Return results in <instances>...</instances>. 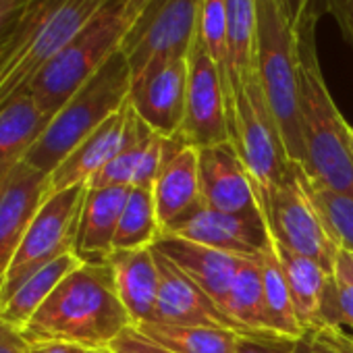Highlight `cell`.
<instances>
[{"mask_svg":"<svg viewBox=\"0 0 353 353\" xmlns=\"http://www.w3.org/2000/svg\"><path fill=\"white\" fill-rule=\"evenodd\" d=\"M258 204L276 243L320 262L332 272L339 248L332 243L310 198L301 164L293 162L285 179L270 192H258Z\"/></svg>","mask_w":353,"mask_h":353,"instance_id":"cell-8","label":"cell"},{"mask_svg":"<svg viewBox=\"0 0 353 353\" xmlns=\"http://www.w3.org/2000/svg\"><path fill=\"white\" fill-rule=\"evenodd\" d=\"M48 123L50 119L40 110L30 92L15 98L0 112V174L26 158Z\"/></svg>","mask_w":353,"mask_h":353,"instance_id":"cell-24","label":"cell"},{"mask_svg":"<svg viewBox=\"0 0 353 353\" xmlns=\"http://www.w3.org/2000/svg\"><path fill=\"white\" fill-rule=\"evenodd\" d=\"M351 152H353V131H351Z\"/></svg>","mask_w":353,"mask_h":353,"instance_id":"cell-45","label":"cell"},{"mask_svg":"<svg viewBox=\"0 0 353 353\" xmlns=\"http://www.w3.org/2000/svg\"><path fill=\"white\" fill-rule=\"evenodd\" d=\"M108 0H38L0 40V112L30 92L40 71Z\"/></svg>","mask_w":353,"mask_h":353,"instance_id":"cell-3","label":"cell"},{"mask_svg":"<svg viewBox=\"0 0 353 353\" xmlns=\"http://www.w3.org/2000/svg\"><path fill=\"white\" fill-rule=\"evenodd\" d=\"M85 349L73 343H61V341H42V343H30L28 353H83Z\"/></svg>","mask_w":353,"mask_h":353,"instance_id":"cell-40","label":"cell"},{"mask_svg":"<svg viewBox=\"0 0 353 353\" xmlns=\"http://www.w3.org/2000/svg\"><path fill=\"white\" fill-rule=\"evenodd\" d=\"M324 326H349L353 330V279L336 266L332 268L326 297Z\"/></svg>","mask_w":353,"mask_h":353,"instance_id":"cell-32","label":"cell"},{"mask_svg":"<svg viewBox=\"0 0 353 353\" xmlns=\"http://www.w3.org/2000/svg\"><path fill=\"white\" fill-rule=\"evenodd\" d=\"M79 264L81 260L75 256V252H71L34 272L9 297L0 301V322H5L21 332L36 316V312L44 305V301L54 293L61 281Z\"/></svg>","mask_w":353,"mask_h":353,"instance_id":"cell-23","label":"cell"},{"mask_svg":"<svg viewBox=\"0 0 353 353\" xmlns=\"http://www.w3.org/2000/svg\"><path fill=\"white\" fill-rule=\"evenodd\" d=\"M158 264V301L154 322L183 326H221L248 336L185 272L154 248Z\"/></svg>","mask_w":353,"mask_h":353,"instance_id":"cell-16","label":"cell"},{"mask_svg":"<svg viewBox=\"0 0 353 353\" xmlns=\"http://www.w3.org/2000/svg\"><path fill=\"white\" fill-rule=\"evenodd\" d=\"M127 326L131 320L106 260L81 262L69 272L21 334L28 343L61 341L83 349H106Z\"/></svg>","mask_w":353,"mask_h":353,"instance_id":"cell-1","label":"cell"},{"mask_svg":"<svg viewBox=\"0 0 353 353\" xmlns=\"http://www.w3.org/2000/svg\"><path fill=\"white\" fill-rule=\"evenodd\" d=\"M127 3L129 0H108L102 11L34 79L30 94L48 119L121 50L133 23L127 13Z\"/></svg>","mask_w":353,"mask_h":353,"instance_id":"cell-6","label":"cell"},{"mask_svg":"<svg viewBox=\"0 0 353 353\" xmlns=\"http://www.w3.org/2000/svg\"><path fill=\"white\" fill-rule=\"evenodd\" d=\"M274 239V237H272ZM276 254L283 266V272L289 283L295 316L303 332H312L324 326V307L330 289L332 272H328L320 262L301 256L281 243H276Z\"/></svg>","mask_w":353,"mask_h":353,"instance_id":"cell-21","label":"cell"},{"mask_svg":"<svg viewBox=\"0 0 353 353\" xmlns=\"http://www.w3.org/2000/svg\"><path fill=\"white\" fill-rule=\"evenodd\" d=\"M256 69L291 162H303L299 40L283 0H256Z\"/></svg>","mask_w":353,"mask_h":353,"instance_id":"cell-4","label":"cell"},{"mask_svg":"<svg viewBox=\"0 0 353 353\" xmlns=\"http://www.w3.org/2000/svg\"><path fill=\"white\" fill-rule=\"evenodd\" d=\"M145 3H148V0H129V3H127V13H129L131 21H135V17L145 7Z\"/></svg>","mask_w":353,"mask_h":353,"instance_id":"cell-43","label":"cell"},{"mask_svg":"<svg viewBox=\"0 0 353 353\" xmlns=\"http://www.w3.org/2000/svg\"><path fill=\"white\" fill-rule=\"evenodd\" d=\"M287 353H316L310 343L305 339H297V341H289L287 343Z\"/></svg>","mask_w":353,"mask_h":353,"instance_id":"cell-42","label":"cell"},{"mask_svg":"<svg viewBox=\"0 0 353 353\" xmlns=\"http://www.w3.org/2000/svg\"><path fill=\"white\" fill-rule=\"evenodd\" d=\"M260 270H262V289H264V312H266V326L272 334L285 341L303 339L305 332L295 316L291 291L287 276L283 272L274 239L270 235L268 245L260 256Z\"/></svg>","mask_w":353,"mask_h":353,"instance_id":"cell-25","label":"cell"},{"mask_svg":"<svg viewBox=\"0 0 353 353\" xmlns=\"http://www.w3.org/2000/svg\"><path fill=\"white\" fill-rule=\"evenodd\" d=\"M154 200L160 227H168L179 221L200 202V174H198V150L185 145L176 150L162 166L154 183Z\"/></svg>","mask_w":353,"mask_h":353,"instance_id":"cell-22","label":"cell"},{"mask_svg":"<svg viewBox=\"0 0 353 353\" xmlns=\"http://www.w3.org/2000/svg\"><path fill=\"white\" fill-rule=\"evenodd\" d=\"M83 353H110V349L106 347V349H85Z\"/></svg>","mask_w":353,"mask_h":353,"instance_id":"cell-44","label":"cell"},{"mask_svg":"<svg viewBox=\"0 0 353 353\" xmlns=\"http://www.w3.org/2000/svg\"><path fill=\"white\" fill-rule=\"evenodd\" d=\"M50 196V174L23 160L0 176V287L38 210Z\"/></svg>","mask_w":353,"mask_h":353,"instance_id":"cell-14","label":"cell"},{"mask_svg":"<svg viewBox=\"0 0 353 353\" xmlns=\"http://www.w3.org/2000/svg\"><path fill=\"white\" fill-rule=\"evenodd\" d=\"M110 353H174L162 345H158L156 341H152L150 336H145L141 330H137L135 326H127L110 345H108Z\"/></svg>","mask_w":353,"mask_h":353,"instance_id":"cell-34","label":"cell"},{"mask_svg":"<svg viewBox=\"0 0 353 353\" xmlns=\"http://www.w3.org/2000/svg\"><path fill=\"white\" fill-rule=\"evenodd\" d=\"M0 176H3V174H0Z\"/></svg>","mask_w":353,"mask_h":353,"instance_id":"cell-46","label":"cell"},{"mask_svg":"<svg viewBox=\"0 0 353 353\" xmlns=\"http://www.w3.org/2000/svg\"><path fill=\"white\" fill-rule=\"evenodd\" d=\"M162 235L152 188H131L114 235V252L152 248Z\"/></svg>","mask_w":353,"mask_h":353,"instance_id":"cell-28","label":"cell"},{"mask_svg":"<svg viewBox=\"0 0 353 353\" xmlns=\"http://www.w3.org/2000/svg\"><path fill=\"white\" fill-rule=\"evenodd\" d=\"M316 353H353V336L336 326H322L303 336Z\"/></svg>","mask_w":353,"mask_h":353,"instance_id":"cell-33","label":"cell"},{"mask_svg":"<svg viewBox=\"0 0 353 353\" xmlns=\"http://www.w3.org/2000/svg\"><path fill=\"white\" fill-rule=\"evenodd\" d=\"M145 336L174 353H237L243 334L221 326H183L148 322L135 326Z\"/></svg>","mask_w":353,"mask_h":353,"instance_id":"cell-27","label":"cell"},{"mask_svg":"<svg viewBox=\"0 0 353 353\" xmlns=\"http://www.w3.org/2000/svg\"><path fill=\"white\" fill-rule=\"evenodd\" d=\"M231 143L235 145L256 192L266 194L276 188L293 162L287 156L279 127L266 102L258 69L239 81L233 108L229 112Z\"/></svg>","mask_w":353,"mask_h":353,"instance_id":"cell-7","label":"cell"},{"mask_svg":"<svg viewBox=\"0 0 353 353\" xmlns=\"http://www.w3.org/2000/svg\"><path fill=\"white\" fill-rule=\"evenodd\" d=\"M307 192L332 243L339 250L353 254V196L314 188L310 181H307Z\"/></svg>","mask_w":353,"mask_h":353,"instance_id":"cell-31","label":"cell"},{"mask_svg":"<svg viewBox=\"0 0 353 353\" xmlns=\"http://www.w3.org/2000/svg\"><path fill=\"white\" fill-rule=\"evenodd\" d=\"M225 310H227V316L237 326H241L248 336H252V339H279L266 326L260 258H256V260L245 258L241 262V268H239V272L231 285Z\"/></svg>","mask_w":353,"mask_h":353,"instance_id":"cell-26","label":"cell"},{"mask_svg":"<svg viewBox=\"0 0 353 353\" xmlns=\"http://www.w3.org/2000/svg\"><path fill=\"white\" fill-rule=\"evenodd\" d=\"M154 248L162 256H166L181 272H185L227 314V297L245 258L168 235H162L154 243Z\"/></svg>","mask_w":353,"mask_h":353,"instance_id":"cell-18","label":"cell"},{"mask_svg":"<svg viewBox=\"0 0 353 353\" xmlns=\"http://www.w3.org/2000/svg\"><path fill=\"white\" fill-rule=\"evenodd\" d=\"M129 90L131 67L123 50H117L50 119L40 139L26 154L23 162L50 174L85 137L123 108L129 98Z\"/></svg>","mask_w":353,"mask_h":353,"instance_id":"cell-5","label":"cell"},{"mask_svg":"<svg viewBox=\"0 0 353 353\" xmlns=\"http://www.w3.org/2000/svg\"><path fill=\"white\" fill-rule=\"evenodd\" d=\"M162 235L181 237L250 260L260 258L270 239L262 210L252 214H231L214 210L204 202H200L179 221L164 227Z\"/></svg>","mask_w":353,"mask_h":353,"instance_id":"cell-13","label":"cell"},{"mask_svg":"<svg viewBox=\"0 0 353 353\" xmlns=\"http://www.w3.org/2000/svg\"><path fill=\"white\" fill-rule=\"evenodd\" d=\"M287 13L293 21V26L297 28L305 17L310 15H322V11H326V0H283Z\"/></svg>","mask_w":353,"mask_h":353,"instance_id":"cell-37","label":"cell"},{"mask_svg":"<svg viewBox=\"0 0 353 353\" xmlns=\"http://www.w3.org/2000/svg\"><path fill=\"white\" fill-rule=\"evenodd\" d=\"M129 121H131V104L127 98L121 110L108 117L50 172V194L77 185H90L94 176L125 145L129 137Z\"/></svg>","mask_w":353,"mask_h":353,"instance_id":"cell-17","label":"cell"},{"mask_svg":"<svg viewBox=\"0 0 353 353\" xmlns=\"http://www.w3.org/2000/svg\"><path fill=\"white\" fill-rule=\"evenodd\" d=\"M85 192L88 185H77L48 196L5 274L3 287H0V301L9 297L34 272L73 252Z\"/></svg>","mask_w":353,"mask_h":353,"instance_id":"cell-9","label":"cell"},{"mask_svg":"<svg viewBox=\"0 0 353 353\" xmlns=\"http://www.w3.org/2000/svg\"><path fill=\"white\" fill-rule=\"evenodd\" d=\"M229 23V59L233 100L239 81L256 71V0H225ZM233 108V106H231Z\"/></svg>","mask_w":353,"mask_h":353,"instance_id":"cell-29","label":"cell"},{"mask_svg":"<svg viewBox=\"0 0 353 353\" xmlns=\"http://www.w3.org/2000/svg\"><path fill=\"white\" fill-rule=\"evenodd\" d=\"M198 32L223 77L229 112L233 106V73L229 59V23H227V3L225 0H202Z\"/></svg>","mask_w":353,"mask_h":353,"instance_id":"cell-30","label":"cell"},{"mask_svg":"<svg viewBox=\"0 0 353 353\" xmlns=\"http://www.w3.org/2000/svg\"><path fill=\"white\" fill-rule=\"evenodd\" d=\"M326 11L334 15L341 34L353 44V0H326Z\"/></svg>","mask_w":353,"mask_h":353,"instance_id":"cell-36","label":"cell"},{"mask_svg":"<svg viewBox=\"0 0 353 353\" xmlns=\"http://www.w3.org/2000/svg\"><path fill=\"white\" fill-rule=\"evenodd\" d=\"M181 135L196 150L231 141L225 83L200 32L188 52V98Z\"/></svg>","mask_w":353,"mask_h":353,"instance_id":"cell-11","label":"cell"},{"mask_svg":"<svg viewBox=\"0 0 353 353\" xmlns=\"http://www.w3.org/2000/svg\"><path fill=\"white\" fill-rule=\"evenodd\" d=\"M108 264L114 272L117 293L125 305L131 326L154 322L158 301V264L152 248L112 252Z\"/></svg>","mask_w":353,"mask_h":353,"instance_id":"cell-20","label":"cell"},{"mask_svg":"<svg viewBox=\"0 0 353 353\" xmlns=\"http://www.w3.org/2000/svg\"><path fill=\"white\" fill-rule=\"evenodd\" d=\"M38 0H0V40L19 21V17Z\"/></svg>","mask_w":353,"mask_h":353,"instance_id":"cell-35","label":"cell"},{"mask_svg":"<svg viewBox=\"0 0 353 353\" xmlns=\"http://www.w3.org/2000/svg\"><path fill=\"white\" fill-rule=\"evenodd\" d=\"M200 9L202 0H148L121 44L131 75L154 59L188 57L198 34Z\"/></svg>","mask_w":353,"mask_h":353,"instance_id":"cell-10","label":"cell"},{"mask_svg":"<svg viewBox=\"0 0 353 353\" xmlns=\"http://www.w3.org/2000/svg\"><path fill=\"white\" fill-rule=\"evenodd\" d=\"M188 98V57L150 61L131 75L129 104L156 133L172 137L181 133Z\"/></svg>","mask_w":353,"mask_h":353,"instance_id":"cell-12","label":"cell"},{"mask_svg":"<svg viewBox=\"0 0 353 353\" xmlns=\"http://www.w3.org/2000/svg\"><path fill=\"white\" fill-rule=\"evenodd\" d=\"M131 188L108 185V188H88L77 237L75 256L81 262H106L114 252V235L121 223Z\"/></svg>","mask_w":353,"mask_h":353,"instance_id":"cell-19","label":"cell"},{"mask_svg":"<svg viewBox=\"0 0 353 353\" xmlns=\"http://www.w3.org/2000/svg\"><path fill=\"white\" fill-rule=\"evenodd\" d=\"M334 266L341 268L343 272H347L353 279V254H349L345 250H339L336 252V258H334Z\"/></svg>","mask_w":353,"mask_h":353,"instance_id":"cell-41","label":"cell"},{"mask_svg":"<svg viewBox=\"0 0 353 353\" xmlns=\"http://www.w3.org/2000/svg\"><path fill=\"white\" fill-rule=\"evenodd\" d=\"M202 202L231 214L260 212L258 192L231 141L198 150Z\"/></svg>","mask_w":353,"mask_h":353,"instance_id":"cell-15","label":"cell"},{"mask_svg":"<svg viewBox=\"0 0 353 353\" xmlns=\"http://www.w3.org/2000/svg\"><path fill=\"white\" fill-rule=\"evenodd\" d=\"M297 26L299 40V125L303 139L301 168L314 188L353 196V127L343 119L324 83L316 52V21Z\"/></svg>","mask_w":353,"mask_h":353,"instance_id":"cell-2","label":"cell"},{"mask_svg":"<svg viewBox=\"0 0 353 353\" xmlns=\"http://www.w3.org/2000/svg\"><path fill=\"white\" fill-rule=\"evenodd\" d=\"M287 343L283 339H252L241 336L237 353H287Z\"/></svg>","mask_w":353,"mask_h":353,"instance_id":"cell-38","label":"cell"},{"mask_svg":"<svg viewBox=\"0 0 353 353\" xmlns=\"http://www.w3.org/2000/svg\"><path fill=\"white\" fill-rule=\"evenodd\" d=\"M28 345L19 330L0 322V353H28Z\"/></svg>","mask_w":353,"mask_h":353,"instance_id":"cell-39","label":"cell"}]
</instances>
